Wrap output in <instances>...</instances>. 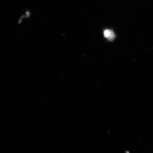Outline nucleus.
<instances>
[{"instance_id":"f257e3e1","label":"nucleus","mask_w":153,"mask_h":153,"mask_svg":"<svg viewBox=\"0 0 153 153\" xmlns=\"http://www.w3.org/2000/svg\"><path fill=\"white\" fill-rule=\"evenodd\" d=\"M104 35L105 37L108 40L111 41L114 40L115 37V35L113 31L111 30H106L104 31Z\"/></svg>"}]
</instances>
